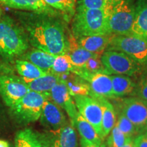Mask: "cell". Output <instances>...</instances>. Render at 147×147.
<instances>
[{
	"instance_id": "obj_1",
	"label": "cell",
	"mask_w": 147,
	"mask_h": 147,
	"mask_svg": "<svg viewBox=\"0 0 147 147\" xmlns=\"http://www.w3.org/2000/svg\"><path fill=\"white\" fill-rule=\"evenodd\" d=\"M21 23L27 33L29 42L37 49L56 56L68 52V38L63 25L53 15L26 14L22 16Z\"/></svg>"
},
{
	"instance_id": "obj_2",
	"label": "cell",
	"mask_w": 147,
	"mask_h": 147,
	"mask_svg": "<svg viewBox=\"0 0 147 147\" xmlns=\"http://www.w3.org/2000/svg\"><path fill=\"white\" fill-rule=\"evenodd\" d=\"M110 12L108 8L76 10L71 25L73 36L78 39L81 37L110 35L107 24Z\"/></svg>"
},
{
	"instance_id": "obj_3",
	"label": "cell",
	"mask_w": 147,
	"mask_h": 147,
	"mask_svg": "<svg viewBox=\"0 0 147 147\" xmlns=\"http://www.w3.org/2000/svg\"><path fill=\"white\" fill-rule=\"evenodd\" d=\"M29 48L24 29L12 18L4 16L0 19V55L5 59L23 55Z\"/></svg>"
},
{
	"instance_id": "obj_4",
	"label": "cell",
	"mask_w": 147,
	"mask_h": 147,
	"mask_svg": "<svg viewBox=\"0 0 147 147\" xmlns=\"http://www.w3.org/2000/svg\"><path fill=\"white\" fill-rule=\"evenodd\" d=\"M106 51H117L125 53L147 70V37L129 35H112Z\"/></svg>"
},
{
	"instance_id": "obj_5",
	"label": "cell",
	"mask_w": 147,
	"mask_h": 147,
	"mask_svg": "<svg viewBox=\"0 0 147 147\" xmlns=\"http://www.w3.org/2000/svg\"><path fill=\"white\" fill-rule=\"evenodd\" d=\"M49 95L29 91L16 104L10 107L12 117L18 123L29 124L40 118L42 106Z\"/></svg>"
},
{
	"instance_id": "obj_6",
	"label": "cell",
	"mask_w": 147,
	"mask_h": 147,
	"mask_svg": "<svg viewBox=\"0 0 147 147\" xmlns=\"http://www.w3.org/2000/svg\"><path fill=\"white\" fill-rule=\"evenodd\" d=\"M101 61L109 75H125L138 78L144 69L125 53L117 51H104Z\"/></svg>"
},
{
	"instance_id": "obj_7",
	"label": "cell",
	"mask_w": 147,
	"mask_h": 147,
	"mask_svg": "<svg viewBox=\"0 0 147 147\" xmlns=\"http://www.w3.org/2000/svg\"><path fill=\"white\" fill-rule=\"evenodd\" d=\"M135 18V5L131 1H122L114 5L108 17V29L110 35L129 36Z\"/></svg>"
},
{
	"instance_id": "obj_8",
	"label": "cell",
	"mask_w": 147,
	"mask_h": 147,
	"mask_svg": "<svg viewBox=\"0 0 147 147\" xmlns=\"http://www.w3.org/2000/svg\"><path fill=\"white\" fill-rule=\"evenodd\" d=\"M119 111L122 113L133 123L138 134L147 131V101L130 96L123 99Z\"/></svg>"
},
{
	"instance_id": "obj_9",
	"label": "cell",
	"mask_w": 147,
	"mask_h": 147,
	"mask_svg": "<svg viewBox=\"0 0 147 147\" xmlns=\"http://www.w3.org/2000/svg\"><path fill=\"white\" fill-rule=\"evenodd\" d=\"M30 91L22 78L14 74L0 73V95L9 108Z\"/></svg>"
},
{
	"instance_id": "obj_10",
	"label": "cell",
	"mask_w": 147,
	"mask_h": 147,
	"mask_svg": "<svg viewBox=\"0 0 147 147\" xmlns=\"http://www.w3.org/2000/svg\"><path fill=\"white\" fill-rule=\"evenodd\" d=\"M73 100L78 113L93 127L102 138V110L98 101L89 95H76Z\"/></svg>"
},
{
	"instance_id": "obj_11",
	"label": "cell",
	"mask_w": 147,
	"mask_h": 147,
	"mask_svg": "<svg viewBox=\"0 0 147 147\" xmlns=\"http://www.w3.org/2000/svg\"><path fill=\"white\" fill-rule=\"evenodd\" d=\"M73 73L88 82L91 89V97L115 98L110 75L103 73H89L83 68L78 67H75Z\"/></svg>"
},
{
	"instance_id": "obj_12",
	"label": "cell",
	"mask_w": 147,
	"mask_h": 147,
	"mask_svg": "<svg viewBox=\"0 0 147 147\" xmlns=\"http://www.w3.org/2000/svg\"><path fill=\"white\" fill-rule=\"evenodd\" d=\"M40 119L42 125L50 131L59 129L69 123L61 108L49 100L44 103Z\"/></svg>"
},
{
	"instance_id": "obj_13",
	"label": "cell",
	"mask_w": 147,
	"mask_h": 147,
	"mask_svg": "<svg viewBox=\"0 0 147 147\" xmlns=\"http://www.w3.org/2000/svg\"><path fill=\"white\" fill-rule=\"evenodd\" d=\"M49 98L61 109L65 110L70 123L72 122L78 111L76 109L74 100L69 95L67 86L63 82L59 81L55 84L50 91Z\"/></svg>"
},
{
	"instance_id": "obj_14",
	"label": "cell",
	"mask_w": 147,
	"mask_h": 147,
	"mask_svg": "<svg viewBox=\"0 0 147 147\" xmlns=\"http://www.w3.org/2000/svg\"><path fill=\"white\" fill-rule=\"evenodd\" d=\"M47 136L49 147H78L76 130L69 123L59 129L50 131Z\"/></svg>"
},
{
	"instance_id": "obj_15",
	"label": "cell",
	"mask_w": 147,
	"mask_h": 147,
	"mask_svg": "<svg viewBox=\"0 0 147 147\" xmlns=\"http://www.w3.org/2000/svg\"><path fill=\"white\" fill-rule=\"evenodd\" d=\"M15 147H49L47 135L38 133L31 128H25L16 134Z\"/></svg>"
},
{
	"instance_id": "obj_16",
	"label": "cell",
	"mask_w": 147,
	"mask_h": 147,
	"mask_svg": "<svg viewBox=\"0 0 147 147\" xmlns=\"http://www.w3.org/2000/svg\"><path fill=\"white\" fill-rule=\"evenodd\" d=\"M0 3L8 8L33 11L37 14H55L53 8L44 0H0Z\"/></svg>"
},
{
	"instance_id": "obj_17",
	"label": "cell",
	"mask_w": 147,
	"mask_h": 147,
	"mask_svg": "<svg viewBox=\"0 0 147 147\" xmlns=\"http://www.w3.org/2000/svg\"><path fill=\"white\" fill-rule=\"evenodd\" d=\"M60 81L63 82L68 89L69 93L71 97L76 95H91V89L88 82L84 80L75 74L68 72L57 75Z\"/></svg>"
},
{
	"instance_id": "obj_18",
	"label": "cell",
	"mask_w": 147,
	"mask_h": 147,
	"mask_svg": "<svg viewBox=\"0 0 147 147\" xmlns=\"http://www.w3.org/2000/svg\"><path fill=\"white\" fill-rule=\"evenodd\" d=\"M96 99L101 105L102 110V138L103 140L115 126L117 117L115 107L107 98L102 97H92Z\"/></svg>"
},
{
	"instance_id": "obj_19",
	"label": "cell",
	"mask_w": 147,
	"mask_h": 147,
	"mask_svg": "<svg viewBox=\"0 0 147 147\" xmlns=\"http://www.w3.org/2000/svg\"><path fill=\"white\" fill-rule=\"evenodd\" d=\"M68 42L69 49L67 54L69 56L71 64L76 67L82 68L88 60L100 55L89 52L80 47L74 36L70 35L68 37Z\"/></svg>"
},
{
	"instance_id": "obj_20",
	"label": "cell",
	"mask_w": 147,
	"mask_h": 147,
	"mask_svg": "<svg viewBox=\"0 0 147 147\" xmlns=\"http://www.w3.org/2000/svg\"><path fill=\"white\" fill-rule=\"evenodd\" d=\"M23 80V79H22ZM30 91L49 95L51 89L60 81L59 76L52 73H48L44 76L32 80H23Z\"/></svg>"
},
{
	"instance_id": "obj_21",
	"label": "cell",
	"mask_w": 147,
	"mask_h": 147,
	"mask_svg": "<svg viewBox=\"0 0 147 147\" xmlns=\"http://www.w3.org/2000/svg\"><path fill=\"white\" fill-rule=\"evenodd\" d=\"M70 124L78 130L82 138L99 146H101L103 144L104 140L97 134L93 127L79 113L76 115Z\"/></svg>"
},
{
	"instance_id": "obj_22",
	"label": "cell",
	"mask_w": 147,
	"mask_h": 147,
	"mask_svg": "<svg viewBox=\"0 0 147 147\" xmlns=\"http://www.w3.org/2000/svg\"><path fill=\"white\" fill-rule=\"evenodd\" d=\"M113 84V93L115 98L133 96L136 87L131 77L125 75H110Z\"/></svg>"
},
{
	"instance_id": "obj_23",
	"label": "cell",
	"mask_w": 147,
	"mask_h": 147,
	"mask_svg": "<svg viewBox=\"0 0 147 147\" xmlns=\"http://www.w3.org/2000/svg\"><path fill=\"white\" fill-rule=\"evenodd\" d=\"M112 35L81 37L76 39L80 47L89 52L102 55L109 45Z\"/></svg>"
},
{
	"instance_id": "obj_24",
	"label": "cell",
	"mask_w": 147,
	"mask_h": 147,
	"mask_svg": "<svg viewBox=\"0 0 147 147\" xmlns=\"http://www.w3.org/2000/svg\"><path fill=\"white\" fill-rule=\"evenodd\" d=\"M131 35L147 37V0H138Z\"/></svg>"
},
{
	"instance_id": "obj_25",
	"label": "cell",
	"mask_w": 147,
	"mask_h": 147,
	"mask_svg": "<svg viewBox=\"0 0 147 147\" xmlns=\"http://www.w3.org/2000/svg\"><path fill=\"white\" fill-rule=\"evenodd\" d=\"M53 55L39 49H34L23 55V59L34 64L37 67L47 73H51L53 62L56 58Z\"/></svg>"
},
{
	"instance_id": "obj_26",
	"label": "cell",
	"mask_w": 147,
	"mask_h": 147,
	"mask_svg": "<svg viewBox=\"0 0 147 147\" xmlns=\"http://www.w3.org/2000/svg\"><path fill=\"white\" fill-rule=\"evenodd\" d=\"M16 68L23 80H32L48 74L26 60H16Z\"/></svg>"
},
{
	"instance_id": "obj_27",
	"label": "cell",
	"mask_w": 147,
	"mask_h": 147,
	"mask_svg": "<svg viewBox=\"0 0 147 147\" xmlns=\"http://www.w3.org/2000/svg\"><path fill=\"white\" fill-rule=\"evenodd\" d=\"M51 8L63 12L67 18L74 15L76 10V0H44Z\"/></svg>"
},
{
	"instance_id": "obj_28",
	"label": "cell",
	"mask_w": 147,
	"mask_h": 147,
	"mask_svg": "<svg viewBox=\"0 0 147 147\" xmlns=\"http://www.w3.org/2000/svg\"><path fill=\"white\" fill-rule=\"evenodd\" d=\"M75 67L71 64L70 58L67 54L57 56L53 62L51 73L56 75L71 72L73 73Z\"/></svg>"
},
{
	"instance_id": "obj_29",
	"label": "cell",
	"mask_w": 147,
	"mask_h": 147,
	"mask_svg": "<svg viewBox=\"0 0 147 147\" xmlns=\"http://www.w3.org/2000/svg\"><path fill=\"white\" fill-rule=\"evenodd\" d=\"M118 119L116 121L115 125L125 134L126 137L134 139L138 135V131L133 123L121 112L119 111Z\"/></svg>"
},
{
	"instance_id": "obj_30",
	"label": "cell",
	"mask_w": 147,
	"mask_h": 147,
	"mask_svg": "<svg viewBox=\"0 0 147 147\" xmlns=\"http://www.w3.org/2000/svg\"><path fill=\"white\" fill-rule=\"evenodd\" d=\"M129 138L121 131L117 126H115L108 134L106 142V147H122L125 144Z\"/></svg>"
},
{
	"instance_id": "obj_31",
	"label": "cell",
	"mask_w": 147,
	"mask_h": 147,
	"mask_svg": "<svg viewBox=\"0 0 147 147\" xmlns=\"http://www.w3.org/2000/svg\"><path fill=\"white\" fill-rule=\"evenodd\" d=\"M133 96L147 101V70L138 77Z\"/></svg>"
},
{
	"instance_id": "obj_32",
	"label": "cell",
	"mask_w": 147,
	"mask_h": 147,
	"mask_svg": "<svg viewBox=\"0 0 147 147\" xmlns=\"http://www.w3.org/2000/svg\"><path fill=\"white\" fill-rule=\"evenodd\" d=\"M101 55H97L94 57L90 59L86 62L83 67H82V68L85 69L89 73H103L108 74L107 71H106L105 67H104V65L102 63V61H101Z\"/></svg>"
},
{
	"instance_id": "obj_33",
	"label": "cell",
	"mask_w": 147,
	"mask_h": 147,
	"mask_svg": "<svg viewBox=\"0 0 147 147\" xmlns=\"http://www.w3.org/2000/svg\"><path fill=\"white\" fill-rule=\"evenodd\" d=\"M111 9L108 7V0H79L76 10H84V9Z\"/></svg>"
},
{
	"instance_id": "obj_34",
	"label": "cell",
	"mask_w": 147,
	"mask_h": 147,
	"mask_svg": "<svg viewBox=\"0 0 147 147\" xmlns=\"http://www.w3.org/2000/svg\"><path fill=\"white\" fill-rule=\"evenodd\" d=\"M134 147H147V135L145 133L138 135L133 140Z\"/></svg>"
},
{
	"instance_id": "obj_35",
	"label": "cell",
	"mask_w": 147,
	"mask_h": 147,
	"mask_svg": "<svg viewBox=\"0 0 147 147\" xmlns=\"http://www.w3.org/2000/svg\"><path fill=\"white\" fill-rule=\"evenodd\" d=\"M80 147H100L99 145H97L95 144H93L91 142L86 140L83 138H80Z\"/></svg>"
},
{
	"instance_id": "obj_36",
	"label": "cell",
	"mask_w": 147,
	"mask_h": 147,
	"mask_svg": "<svg viewBox=\"0 0 147 147\" xmlns=\"http://www.w3.org/2000/svg\"><path fill=\"white\" fill-rule=\"evenodd\" d=\"M131 1V0H108V7L110 8H113L114 5H115L116 3L120 2V1Z\"/></svg>"
},
{
	"instance_id": "obj_37",
	"label": "cell",
	"mask_w": 147,
	"mask_h": 147,
	"mask_svg": "<svg viewBox=\"0 0 147 147\" xmlns=\"http://www.w3.org/2000/svg\"><path fill=\"white\" fill-rule=\"evenodd\" d=\"M133 140L134 139L129 138L127 140V142H125V144L122 147H134Z\"/></svg>"
},
{
	"instance_id": "obj_38",
	"label": "cell",
	"mask_w": 147,
	"mask_h": 147,
	"mask_svg": "<svg viewBox=\"0 0 147 147\" xmlns=\"http://www.w3.org/2000/svg\"><path fill=\"white\" fill-rule=\"evenodd\" d=\"M0 147H10V144L7 141L0 140Z\"/></svg>"
},
{
	"instance_id": "obj_39",
	"label": "cell",
	"mask_w": 147,
	"mask_h": 147,
	"mask_svg": "<svg viewBox=\"0 0 147 147\" xmlns=\"http://www.w3.org/2000/svg\"><path fill=\"white\" fill-rule=\"evenodd\" d=\"M1 9H0V16H1Z\"/></svg>"
},
{
	"instance_id": "obj_40",
	"label": "cell",
	"mask_w": 147,
	"mask_h": 147,
	"mask_svg": "<svg viewBox=\"0 0 147 147\" xmlns=\"http://www.w3.org/2000/svg\"><path fill=\"white\" fill-rule=\"evenodd\" d=\"M145 134H146V135H147V131H146V133H145Z\"/></svg>"
}]
</instances>
